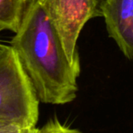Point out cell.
Wrapping results in <instances>:
<instances>
[{
	"mask_svg": "<svg viewBox=\"0 0 133 133\" xmlns=\"http://www.w3.org/2000/svg\"><path fill=\"white\" fill-rule=\"evenodd\" d=\"M94 1H95V3H96V6H97V8H98V13H99L100 6L103 5V3L105 2L106 0H94ZM99 16H100V14H99Z\"/></svg>",
	"mask_w": 133,
	"mask_h": 133,
	"instance_id": "8",
	"label": "cell"
},
{
	"mask_svg": "<svg viewBox=\"0 0 133 133\" xmlns=\"http://www.w3.org/2000/svg\"><path fill=\"white\" fill-rule=\"evenodd\" d=\"M1 46H2V44H1V43H0V48H1Z\"/></svg>",
	"mask_w": 133,
	"mask_h": 133,
	"instance_id": "10",
	"label": "cell"
},
{
	"mask_svg": "<svg viewBox=\"0 0 133 133\" xmlns=\"http://www.w3.org/2000/svg\"><path fill=\"white\" fill-rule=\"evenodd\" d=\"M36 133H82L77 129L68 127L54 118L50 119L40 129H36Z\"/></svg>",
	"mask_w": 133,
	"mask_h": 133,
	"instance_id": "6",
	"label": "cell"
},
{
	"mask_svg": "<svg viewBox=\"0 0 133 133\" xmlns=\"http://www.w3.org/2000/svg\"><path fill=\"white\" fill-rule=\"evenodd\" d=\"M24 130V129H21L17 125L9 123H0V133H23Z\"/></svg>",
	"mask_w": 133,
	"mask_h": 133,
	"instance_id": "7",
	"label": "cell"
},
{
	"mask_svg": "<svg viewBox=\"0 0 133 133\" xmlns=\"http://www.w3.org/2000/svg\"><path fill=\"white\" fill-rule=\"evenodd\" d=\"M39 100L29 78L9 46L0 48V123L36 128Z\"/></svg>",
	"mask_w": 133,
	"mask_h": 133,
	"instance_id": "2",
	"label": "cell"
},
{
	"mask_svg": "<svg viewBox=\"0 0 133 133\" xmlns=\"http://www.w3.org/2000/svg\"><path fill=\"white\" fill-rule=\"evenodd\" d=\"M9 46L39 102L65 105L76 99L80 68L70 63L38 0H31L28 4Z\"/></svg>",
	"mask_w": 133,
	"mask_h": 133,
	"instance_id": "1",
	"label": "cell"
},
{
	"mask_svg": "<svg viewBox=\"0 0 133 133\" xmlns=\"http://www.w3.org/2000/svg\"><path fill=\"white\" fill-rule=\"evenodd\" d=\"M109 37L129 60L133 57V0H106L99 8Z\"/></svg>",
	"mask_w": 133,
	"mask_h": 133,
	"instance_id": "4",
	"label": "cell"
},
{
	"mask_svg": "<svg viewBox=\"0 0 133 133\" xmlns=\"http://www.w3.org/2000/svg\"><path fill=\"white\" fill-rule=\"evenodd\" d=\"M36 129H37V128H33V129H25L23 133H36Z\"/></svg>",
	"mask_w": 133,
	"mask_h": 133,
	"instance_id": "9",
	"label": "cell"
},
{
	"mask_svg": "<svg viewBox=\"0 0 133 133\" xmlns=\"http://www.w3.org/2000/svg\"><path fill=\"white\" fill-rule=\"evenodd\" d=\"M55 28L70 63L80 68L78 39L88 21L100 17L94 0H38Z\"/></svg>",
	"mask_w": 133,
	"mask_h": 133,
	"instance_id": "3",
	"label": "cell"
},
{
	"mask_svg": "<svg viewBox=\"0 0 133 133\" xmlns=\"http://www.w3.org/2000/svg\"><path fill=\"white\" fill-rule=\"evenodd\" d=\"M31 0H0V31L16 33Z\"/></svg>",
	"mask_w": 133,
	"mask_h": 133,
	"instance_id": "5",
	"label": "cell"
}]
</instances>
